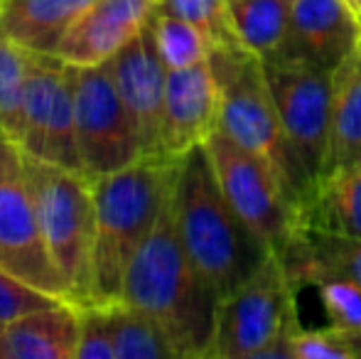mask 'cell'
<instances>
[{"mask_svg": "<svg viewBox=\"0 0 361 359\" xmlns=\"http://www.w3.org/2000/svg\"><path fill=\"white\" fill-rule=\"evenodd\" d=\"M300 226L361 239V160L332 170L310 190Z\"/></svg>", "mask_w": 361, "mask_h": 359, "instance_id": "obj_19", "label": "cell"}, {"mask_svg": "<svg viewBox=\"0 0 361 359\" xmlns=\"http://www.w3.org/2000/svg\"><path fill=\"white\" fill-rule=\"evenodd\" d=\"M160 0H96L74 23L57 57L74 67L104 64L150 23Z\"/></svg>", "mask_w": 361, "mask_h": 359, "instance_id": "obj_14", "label": "cell"}, {"mask_svg": "<svg viewBox=\"0 0 361 359\" xmlns=\"http://www.w3.org/2000/svg\"><path fill=\"white\" fill-rule=\"evenodd\" d=\"M172 212L192 264L221 298L246 283L273 256L271 246L228 205L204 143L180 158Z\"/></svg>", "mask_w": 361, "mask_h": 359, "instance_id": "obj_2", "label": "cell"}, {"mask_svg": "<svg viewBox=\"0 0 361 359\" xmlns=\"http://www.w3.org/2000/svg\"><path fill=\"white\" fill-rule=\"evenodd\" d=\"M288 143L302 168L310 190L324 173L332 114V69L300 59L263 62Z\"/></svg>", "mask_w": 361, "mask_h": 359, "instance_id": "obj_10", "label": "cell"}, {"mask_svg": "<svg viewBox=\"0 0 361 359\" xmlns=\"http://www.w3.org/2000/svg\"><path fill=\"white\" fill-rule=\"evenodd\" d=\"M278 256L283 259V264L314 266L361 286V239L354 236L300 226L283 254Z\"/></svg>", "mask_w": 361, "mask_h": 359, "instance_id": "obj_21", "label": "cell"}, {"mask_svg": "<svg viewBox=\"0 0 361 359\" xmlns=\"http://www.w3.org/2000/svg\"><path fill=\"white\" fill-rule=\"evenodd\" d=\"M72 82L81 173L89 180H99L143 158L138 133L116 87L111 64H72Z\"/></svg>", "mask_w": 361, "mask_h": 359, "instance_id": "obj_7", "label": "cell"}, {"mask_svg": "<svg viewBox=\"0 0 361 359\" xmlns=\"http://www.w3.org/2000/svg\"><path fill=\"white\" fill-rule=\"evenodd\" d=\"M30 52L0 30V135L18 145Z\"/></svg>", "mask_w": 361, "mask_h": 359, "instance_id": "obj_24", "label": "cell"}, {"mask_svg": "<svg viewBox=\"0 0 361 359\" xmlns=\"http://www.w3.org/2000/svg\"><path fill=\"white\" fill-rule=\"evenodd\" d=\"M18 148L30 158L81 173L72 64L57 54L30 52Z\"/></svg>", "mask_w": 361, "mask_h": 359, "instance_id": "obj_11", "label": "cell"}, {"mask_svg": "<svg viewBox=\"0 0 361 359\" xmlns=\"http://www.w3.org/2000/svg\"><path fill=\"white\" fill-rule=\"evenodd\" d=\"M209 59L221 89L219 130L263 160L276 173L283 192L300 212L305 197L310 195V182L283 130L263 59L241 44L216 47Z\"/></svg>", "mask_w": 361, "mask_h": 359, "instance_id": "obj_4", "label": "cell"}, {"mask_svg": "<svg viewBox=\"0 0 361 359\" xmlns=\"http://www.w3.org/2000/svg\"><path fill=\"white\" fill-rule=\"evenodd\" d=\"M295 291L312 288L319 298L324 315V327L339 332H352L361 327V286L337 273H329L314 266L283 264Z\"/></svg>", "mask_w": 361, "mask_h": 359, "instance_id": "obj_22", "label": "cell"}, {"mask_svg": "<svg viewBox=\"0 0 361 359\" xmlns=\"http://www.w3.org/2000/svg\"><path fill=\"white\" fill-rule=\"evenodd\" d=\"M96 0H0V30L35 54H57L74 23Z\"/></svg>", "mask_w": 361, "mask_h": 359, "instance_id": "obj_17", "label": "cell"}, {"mask_svg": "<svg viewBox=\"0 0 361 359\" xmlns=\"http://www.w3.org/2000/svg\"><path fill=\"white\" fill-rule=\"evenodd\" d=\"M57 303H67V300L39 291L37 286L23 281V278H18L15 273L5 271L0 266V322H10L15 317H23L27 312L57 305Z\"/></svg>", "mask_w": 361, "mask_h": 359, "instance_id": "obj_27", "label": "cell"}, {"mask_svg": "<svg viewBox=\"0 0 361 359\" xmlns=\"http://www.w3.org/2000/svg\"><path fill=\"white\" fill-rule=\"evenodd\" d=\"M286 359H352L344 340L329 327H298L283 340Z\"/></svg>", "mask_w": 361, "mask_h": 359, "instance_id": "obj_28", "label": "cell"}, {"mask_svg": "<svg viewBox=\"0 0 361 359\" xmlns=\"http://www.w3.org/2000/svg\"><path fill=\"white\" fill-rule=\"evenodd\" d=\"M361 160V42L332 69V114L324 175ZM319 178V180H322Z\"/></svg>", "mask_w": 361, "mask_h": 359, "instance_id": "obj_18", "label": "cell"}, {"mask_svg": "<svg viewBox=\"0 0 361 359\" xmlns=\"http://www.w3.org/2000/svg\"><path fill=\"white\" fill-rule=\"evenodd\" d=\"M79 305L57 303L0 322V359H74Z\"/></svg>", "mask_w": 361, "mask_h": 359, "instance_id": "obj_16", "label": "cell"}, {"mask_svg": "<svg viewBox=\"0 0 361 359\" xmlns=\"http://www.w3.org/2000/svg\"><path fill=\"white\" fill-rule=\"evenodd\" d=\"M47 251L74 305H91L96 246L94 182L79 170L23 155Z\"/></svg>", "mask_w": 361, "mask_h": 359, "instance_id": "obj_5", "label": "cell"}, {"mask_svg": "<svg viewBox=\"0 0 361 359\" xmlns=\"http://www.w3.org/2000/svg\"><path fill=\"white\" fill-rule=\"evenodd\" d=\"M204 148L228 205L273 254H283L300 229V212L283 192L276 173L219 128L204 140Z\"/></svg>", "mask_w": 361, "mask_h": 359, "instance_id": "obj_8", "label": "cell"}, {"mask_svg": "<svg viewBox=\"0 0 361 359\" xmlns=\"http://www.w3.org/2000/svg\"><path fill=\"white\" fill-rule=\"evenodd\" d=\"M228 13L241 47L263 62L286 59L293 0H228Z\"/></svg>", "mask_w": 361, "mask_h": 359, "instance_id": "obj_20", "label": "cell"}, {"mask_svg": "<svg viewBox=\"0 0 361 359\" xmlns=\"http://www.w3.org/2000/svg\"><path fill=\"white\" fill-rule=\"evenodd\" d=\"M344 3H347V5H349V8H352V10H354V13H357V15H359V18H361V0H344Z\"/></svg>", "mask_w": 361, "mask_h": 359, "instance_id": "obj_31", "label": "cell"}, {"mask_svg": "<svg viewBox=\"0 0 361 359\" xmlns=\"http://www.w3.org/2000/svg\"><path fill=\"white\" fill-rule=\"evenodd\" d=\"M157 52L167 69H187L207 62L214 52V42L192 23L175 15L157 13L150 18Z\"/></svg>", "mask_w": 361, "mask_h": 359, "instance_id": "obj_25", "label": "cell"}, {"mask_svg": "<svg viewBox=\"0 0 361 359\" xmlns=\"http://www.w3.org/2000/svg\"><path fill=\"white\" fill-rule=\"evenodd\" d=\"M121 300L160 327L177 359H212L221 296L192 264L175 224L172 197L126 271Z\"/></svg>", "mask_w": 361, "mask_h": 359, "instance_id": "obj_1", "label": "cell"}, {"mask_svg": "<svg viewBox=\"0 0 361 359\" xmlns=\"http://www.w3.org/2000/svg\"><path fill=\"white\" fill-rule=\"evenodd\" d=\"M361 42V18L344 0H293L286 59L334 69Z\"/></svg>", "mask_w": 361, "mask_h": 359, "instance_id": "obj_15", "label": "cell"}, {"mask_svg": "<svg viewBox=\"0 0 361 359\" xmlns=\"http://www.w3.org/2000/svg\"><path fill=\"white\" fill-rule=\"evenodd\" d=\"M298 327V291L283 259L273 254L219 300L212 359H286L283 340Z\"/></svg>", "mask_w": 361, "mask_h": 359, "instance_id": "obj_6", "label": "cell"}, {"mask_svg": "<svg viewBox=\"0 0 361 359\" xmlns=\"http://www.w3.org/2000/svg\"><path fill=\"white\" fill-rule=\"evenodd\" d=\"M109 64L121 99L135 126L143 158L167 160L162 155V114L170 69L157 52L152 25L147 23L126 47H121L109 59Z\"/></svg>", "mask_w": 361, "mask_h": 359, "instance_id": "obj_12", "label": "cell"}, {"mask_svg": "<svg viewBox=\"0 0 361 359\" xmlns=\"http://www.w3.org/2000/svg\"><path fill=\"white\" fill-rule=\"evenodd\" d=\"M339 337L344 340L347 350L352 352V359H361V327H357V330H352V332H344V335H339Z\"/></svg>", "mask_w": 361, "mask_h": 359, "instance_id": "obj_30", "label": "cell"}, {"mask_svg": "<svg viewBox=\"0 0 361 359\" xmlns=\"http://www.w3.org/2000/svg\"><path fill=\"white\" fill-rule=\"evenodd\" d=\"M104 312L116 359H177L160 327L135 305L126 300L106 303Z\"/></svg>", "mask_w": 361, "mask_h": 359, "instance_id": "obj_23", "label": "cell"}, {"mask_svg": "<svg viewBox=\"0 0 361 359\" xmlns=\"http://www.w3.org/2000/svg\"><path fill=\"white\" fill-rule=\"evenodd\" d=\"M0 266L39 291L72 303L44 244L23 153L5 135H0Z\"/></svg>", "mask_w": 361, "mask_h": 359, "instance_id": "obj_9", "label": "cell"}, {"mask_svg": "<svg viewBox=\"0 0 361 359\" xmlns=\"http://www.w3.org/2000/svg\"><path fill=\"white\" fill-rule=\"evenodd\" d=\"M180 160L140 158L94 182L96 246H94V303H116L133 256L152 234L167 200L172 197Z\"/></svg>", "mask_w": 361, "mask_h": 359, "instance_id": "obj_3", "label": "cell"}, {"mask_svg": "<svg viewBox=\"0 0 361 359\" xmlns=\"http://www.w3.org/2000/svg\"><path fill=\"white\" fill-rule=\"evenodd\" d=\"M74 359H116L104 305H79V342Z\"/></svg>", "mask_w": 361, "mask_h": 359, "instance_id": "obj_29", "label": "cell"}, {"mask_svg": "<svg viewBox=\"0 0 361 359\" xmlns=\"http://www.w3.org/2000/svg\"><path fill=\"white\" fill-rule=\"evenodd\" d=\"M157 13L175 15L200 28L216 47H236L238 37L228 13V0H160Z\"/></svg>", "mask_w": 361, "mask_h": 359, "instance_id": "obj_26", "label": "cell"}, {"mask_svg": "<svg viewBox=\"0 0 361 359\" xmlns=\"http://www.w3.org/2000/svg\"><path fill=\"white\" fill-rule=\"evenodd\" d=\"M221 89L212 59L187 69H170L162 114V155L180 160L219 128Z\"/></svg>", "mask_w": 361, "mask_h": 359, "instance_id": "obj_13", "label": "cell"}]
</instances>
